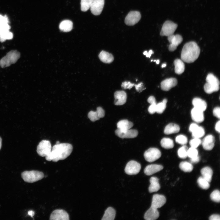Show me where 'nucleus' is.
Returning <instances> with one entry per match:
<instances>
[{
	"instance_id": "1",
	"label": "nucleus",
	"mask_w": 220,
	"mask_h": 220,
	"mask_svg": "<svg viewBox=\"0 0 220 220\" xmlns=\"http://www.w3.org/2000/svg\"><path fill=\"white\" fill-rule=\"evenodd\" d=\"M73 148L72 145L69 143L56 144L51 151L45 156L46 160L57 162L59 160H64L71 154Z\"/></svg>"
},
{
	"instance_id": "2",
	"label": "nucleus",
	"mask_w": 220,
	"mask_h": 220,
	"mask_svg": "<svg viewBox=\"0 0 220 220\" xmlns=\"http://www.w3.org/2000/svg\"><path fill=\"white\" fill-rule=\"evenodd\" d=\"M200 49L195 42L191 41L185 44L182 51L181 58L187 63L193 62L198 57Z\"/></svg>"
},
{
	"instance_id": "3",
	"label": "nucleus",
	"mask_w": 220,
	"mask_h": 220,
	"mask_svg": "<svg viewBox=\"0 0 220 220\" xmlns=\"http://www.w3.org/2000/svg\"><path fill=\"white\" fill-rule=\"evenodd\" d=\"M20 57V53L16 50H12L0 60V66L2 68L10 66L16 62Z\"/></svg>"
},
{
	"instance_id": "4",
	"label": "nucleus",
	"mask_w": 220,
	"mask_h": 220,
	"mask_svg": "<svg viewBox=\"0 0 220 220\" xmlns=\"http://www.w3.org/2000/svg\"><path fill=\"white\" fill-rule=\"evenodd\" d=\"M21 175L25 182L31 183L40 180L44 177L42 172L35 170L24 171L21 173Z\"/></svg>"
},
{
	"instance_id": "5",
	"label": "nucleus",
	"mask_w": 220,
	"mask_h": 220,
	"mask_svg": "<svg viewBox=\"0 0 220 220\" xmlns=\"http://www.w3.org/2000/svg\"><path fill=\"white\" fill-rule=\"evenodd\" d=\"M178 25L172 21L167 20L163 24L160 35L161 36H168L173 34L176 30Z\"/></svg>"
},
{
	"instance_id": "6",
	"label": "nucleus",
	"mask_w": 220,
	"mask_h": 220,
	"mask_svg": "<svg viewBox=\"0 0 220 220\" xmlns=\"http://www.w3.org/2000/svg\"><path fill=\"white\" fill-rule=\"evenodd\" d=\"M144 155L146 161L152 162L159 159L161 157V153L158 149L151 148L145 152Z\"/></svg>"
},
{
	"instance_id": "7",
	"label": "nucleus",
	"mask_w": 220,
	"mask_h": 220,
	"mask_svg": "<svg viewBox=\"0 0 220 220\" xmlns=\"http://www.w3.org/2000/svg\"><path fill=\"white\" fill-rule=\"evenodd\" d=\"M51 150V143L49 141L46 140H43L40 141L37 148V153L42 157H45Z\"/></svg>"
},
{
	"instance_id": "8",
	"label": "nucleus",
	"mask_w": 220,
	"mask_h": 220,
	"mask_svg": "<svg viewBox=\"0 0 220 220\" xmlns=\"http://www.w3.org/2000/svg\"><path fill=\"white\" fill-rule=\"evenodd\" d=\"M141 17L140 12L133 11L130 12L125 19V23L128 26H133L137 23Z\"/></svg>"
},
{
	"instance_id": "9",
	"label": "nucleus",
	"mask_w": 220,
	"mask_h": 220,
	"mask_svg": "<svg viewBox=\"0 0 220 220\" xmlns=\"http://www.w3.org/2000/svg\"><path fill=\"white\" fill-rule=\"evenodd\" d=\"M141 169V165L139 163L134 160H131L127 164L125 171L128 175H135L139 172Z\"/></svg>"
},
{
	"instance_id": "10",
	"label": "nucleus",
	"mask_w": 220,
	"mask_h": 220,
	"mask_svg": "<svg viewBox=\"0 0 220 220\" xmlns=\"http://www.w3.org/2000/svg\"><path fill=\"white\" fill-rule=\"evenodd\" d=\"M168 37L167 39L170 43L168 49L170 51H173L176 50L177 47L182 41L183 38L180 35H175L172 34Z\"/></svg>"
},
{
	"instance_id": "11",
	"label": "nucleus",
	"mask_w": 220,
	"mask_h": 220,
	"mask_svg": "<svg viewBox=\"0 0 220 220\" xmlns=\"http://www.w3.org/2000/svg\"><path fill=\"white\" fill-rule=\"evenodd\" d=\"M69 216L65 210L58 209L54 210L50 214V220H69Z\"/></svg>"
},
{
	"instance_id": "12",
	"label": "nucleus",
	"mask_w": 220,
	"mask_h": 220,
	"mask_svg": "<svg viewBox=\"0 0 220 220\" xmlns=\"http://www.w3.org/2000/svg\"><path fill=\"white\" fill-rule=\"evenodd\" d=\"M104 4L105 0H93L90 7L92 13L95 16L101 14Z\"/></svg>"
},
{
	"instance_id": "13",
	"label": "nucleus",
	"mask_w": 220,
	"mask_h": 220,
	"mask_svg": "<svg viewBox=\"0 0 220 220\" xmlns=\"http://www.w3.org/2000/svg\"><path fill=\"white\" fill-rule=\"evenodd\" d=\"M165 196L162 195L155 194L153 196L151 206L157 209L163 206L166 203Z\"/></svg>"
},
{
	"instance_id": "14",
	"label": "nucleus",
	"mask_w": 220,
	"mask_h": 220,
	"mask_svg": "<svg viewBox=\"0 0 220 220\" xmlns=\"http://www.w3.org/2000/svg\"><path fill=\"white\" fill-rule=\"evenodd\" d=\"M115 100L114 104L116 105H124L126 102L127 94L124 91H117L114 94Z\"/></svg>"
},
{
	"instance_id": "15",
	"label": "nucleus",
	"mask_w": 220,
	"mask_h": 220,
	"mask_svg": "<svg viewBox=\"0 0 220 220\" xmlns=\"http://www.w3.org/2000/svg\"><path fill=\"white\" fill-rule=\"evenodd\" d=\"M215 141V138L213 135L209 134L206 136L201 141L203 148L207 150H212L214 146Z\"/></svg>"
},
{
	"instance_id": "16",
	"label": "nucleus",
	"mask_w": 220,
	"mask_h": 220,
	"mask_svg": "<svg viewBox=\"0 0 220 220\" xmlns=\"http://www.w3.org/2000/svg\"><path fill=\"white\" fill-rule=\"evenodd\" d=\"M177 83V80L175 78H170L167 79L161 82V88L163 90L168 91L171 88L176 86Z\"/></svg>"
},
{
	"instance_id": "17",
	"label": "nucleus",
	"mask_w": 220,
	"mask_h": 220,
	"mask_svg": "<svg viewBox=\"0 0 220 220\" xmlns=\"http://www.w3.org/2000/svg\"><path fill=\"white\" fill-rule=\"evenodd\" d=\"M105 115L104 110L101 107H97L96 111H90L88 113V116L91 121L94 122L103 118Z\"/></svg>"
},
{
	"instance_id": "18",
	"label": "nucleus",
	"mask_w": 220,
	"mask_h": 220,
	"mask_svg": "<svg viewBox=\"0 0 220 220\" xmlns=\"http://www.w3.org/2000/svg\"><path fill=\"white\" fill-rule=\"evenodd\" d=\"M115 133L117 136L122 138H134L136 137L138 134L137 130L130 129L124 132H121L117 129L115 130Z\"/></svg>"
},
{
	"instance_id": "19",
	"label": "nucleus",
	"mask_w": 220,
	"mask_h": 220,
	"mask_svg": "<svg viewBox=\"0 0 220 220\" xmlns=\"http://www.w3.org/2000/svg\"><path fill=\"white\" fill-rule=\"evenodd\" d=\"M163 168V166L161 165L150 164L145 167L144 172L146 175H151L162 170Z\"/></svg>"
},
{
	"instance_id": "20",
	"label": "nucleus",
	"mask_w": 220,
	"mask_h": 220,
	"mask_svg": "<svg viewBox=\"0 0 220 220\" xmlns=\"http://www.w3.org/2000/svg\"><path fill=\"white\" fill-rule=\"evenodd\" d=\"M159 216V213L157 209L151 206L145 212L144 218L146 220H155Z\"/></svg>"
},
{
	"instance_id": "21",
	"label": "nucleus",
	"mask_w": 220,
	"mask_h": 220,
	"mask_svg": "<svg viewBox=\"0 0 220 220\" xmlns=\"http://www.w3.org/2000/svg\"><path fill=\"white\" fill-rule=\"evenodd\" d=\"M191 116L192 119L197 123H201L204 120L203 112L193 108L191 111Z\"/></svg>"
},
{
	"instance_id": "22",
	"label": "nucleus",
	"mask_w": 220,
	"mask_h": 220,
	"mask_svg": "<svg viewBox=\"0 0 220 220\" xmlns=\"http://www.w3.org/2000/svg\"><path fill=\"white\" fill-rule=\"evenodd\" d=\"M9 23V19L6 15H0V34L9 31L10 27Z\"/></svg>"
},
{
	"instance_id": "23",
	"label": "nucleus",
	"mask_w": 220,
	"mask_h": 220,
	"mask_svg": "<svg viewBox=\"0 0 220 220\" xmlns=\"http://www.w3.org/2000/svg\"><path fill=\"white\" fill-rule=\"evenodd\" d=\"M117 126V129L119 131L124 132L130 129L133 126V124L127 119H123L118 122Z\"/></svg>"
},
{
	"instance_id": "24",
	"label": "nucleus",
	"mask_w": 220,
	"mask_h": 220,
	"mask_svg": "<svg viewBox=\"0 0 220 220\" xmlns=\"http://www.w3.org/2000/svg\"><path fill=\"white\" fill-rule=\"evenodd\" d=\"M192 104L194 108L203 112L206 110L207 105L206 102L199 97H195L192 101Z\"/></svg>"
},
{
	"instance_id": "25",
	"label": "nucleus",
	"mask_w": 220,
	"mask_h": 220,
	"mask_svg": "<svg viewBox=\"0 0 220 220\" xmlns=\"http://www.w3.org/2000/svg\"><path fill=\"white\" fill-rule=\"evenodd\" d=\"M150 184L148 188L149 193H152L158 191L160 189V186L158 178L155 177H152L150 179Z\"/></svg>"
},
{
	"instance_id": "26",
	"label": "nucleus",
	"mask_w": 220,
	"mask_h": 220,
	"mask_svg": "<svg viewBox=\"0 0 220 220\" xmlns=\"http://www.w3.org/2000/svg\"><path fill=\"white\" fill-rule=\"evenodd\" d=\"M98 57L100 60L105 63H110L114 59V57L112 54L104 50L102 51L100 53Z\"/></svg>"
},
{
	"instance_id": "27",
	"label": "nucleus",
	"mask_w": 220,
	"mask_h": 220,
	"mask_svg": "<svg viewBox=\"0 0 220 220\" xmlns=\"http://www.w3.org/2000/svg\"><path fill=\"white\" fill-rule=\"evenodd\" d=\"M180 127L178 124L174 123H170L165 128L164 133L166 134H170L178 132Z\"/></svg>"
},
{
	"instance_id": "28",
	"label": "nucleus",
	"mask_w": 220,
	"mask_h": 220,
	"mask_svg": "<svg viewBox=\"0 0 220 220\" xmlns=\"http://www.w3.org/2000/svg\"><path fill=\"white\" fill-rule=\"evenodd\" d=\"M72 22L69 20H64L62 21L59 25L60 29L65 32H69L73 28Z\"/></svg>"
},
{
	"instance_id": "29",
	"label": "nucleus",
	"mask_w": 220,
	"mask_h": 220,
	"mask_svg": "<svg viewBox=\"0 0 220 220\" xmlns=\"http://www.w3.org/2000/svg\"><path fill=\"white\" fill-rule=\"evenodd\" d=\"M174 64L175 66V72L176 74L180 75L184 72L185 64L182 60L178 59H176L174 61Z\"/></svg>"
},
{
	"instance_id": "30",
	"label": "nucleus",
	"mask_w": 220,
	"mask_h": 220,
	"mask_svg": "<svg viewBox=\"0 0 220 220\" xmlns=\"http://www.w3.org/2000/svg\"><path fill=\"white\" fill-rule=\"evenodd\" d=\"M200 172L202 177L208 182H210L213 173L212 169L209 167H205L201 169Z\"/></svg>"
},
{
	"instance_id": "31",
	"label": "nucleus",
	"mask_w": 220,
	"mask_h": 220,
	"mask_svg": "<svg viewBox=\"0 0 220 220\" xmlns=\"http://www.w3.org/2000/svg\"><path fill=\"white\" fill-rule=\"evenodd\" d=\"M116 215V211L112 207H108L105 211L102 220H113Z\"/></svg>"
},
{
	"instance_id": "32",
	"label": "nucleus",
	"mask_w": 220,
	"mask_h": 220,
	"mask_svg": "<svg viewBox=\"0 0 220 220\" xmlns=\"http://www.w3.org/2000/svg\"><path fill=\"white\" fill-rule=\"evenodd\" d=\"M219 89V85L207 82L204 86V90L206 93L211 94L218 91Z\"/></svg>"
},
{
	"instance_id": "33",
	"label": "nucleus",
	"mask_w": 220,
	"mask_h": 220,
	"mask_svg": "<svg viewBox=\"0 0 220 220\" xmlns=\"http://www.w3.org/2000/svg\"><path fill=\"white\" fill-rule=\"evenodd\" d=\"M160 144L162 147L165 149L172 148L174 146L173 141L168 138H163L161 141Z\"/></svg>"
},
{
	"instance_id": "34",
	"label": "nucleus",
	"mask_w": 220,
	"mask_h": 220,
	"mask_svg": "<svg viewBox=\"0 0 220 220\" xmlns=\"http://www.w3.org/2000/svg\"><path fill=\"white\" fill-rule=\"evenodd\" d=\"M179 167L182 170L186 172H191L193 169V165L186 161L181 162L179 164Z\"/></svg>"
},
{
	"instance_id": "35",
	"label": "nucleus",
	"mask_w": 220,
	"mask_h": 220,
	"mask_svg": "<svg viewBox=\"0 0 220 220\" xmlns=\"http://www.w3.org/2000/svg\"><path fill=\"white\" fill-rule=\"evenodd\" d=\"M192 133V136L193 138H200L204 135L205 131L202 127L198 126Z\"/></svg>"
},
{
	"instance_id": "36",
	"label": "nucleus",
	"mask_w": 220,
	"mask_h": 220,
	"mask_svg": "<svg viewBox=\"0 0 220 220\" xmlns=\"http://www.w3.org/2000/svg\"><path fill=\"white\" fill-rule=\"evenodd\" d=\"M197 182L199 186L203 189H207L210 187L209 182L202 177H200L198 178Z\"/></svg>"
},
{
	"instance_id": "37",
	"label": "nucleus",
	"mask_w": 220,
	"mask_h": 220,
	"mask_svg": "<svg viewBox=\"0 0 220 220\" xmlns=\"http://www.w3.org/2000/svg\"><path fill=\"white\" fill-rule=\"evenodd\" d=\"M167 101L166 99H164L162 102L156 104V112L159 114L162 113L166 108Z\"/></svg>"
},
{
	"instance_id": "38",
	"label": "nucleus",
	"mask_w": 220,
	"mask_h": 220,
	"mask_svg": "<svg viewBox=\"0 0 220 220\" xmlns=\"http://www.w3.org/2000/svg\"><path fill=\"white\" fill-rule=\"evenodd\" d=\"M188 149L187 146L184 145L179 148L178 151L179 157L183 159L186 158L187 157Z\"/></svg>"
},
{
	"instance_id": "39",
	"label": "nucleus",
	"mask_w": 220,
	"mask_h": 220,
	"mask_svg": "<svg viewBox=\"0 0 220 220\" xmlns=\"http://www.w3.org/2000/svg\"><path fill=\"white\" fill-rule=\"evenodd\" d=\"M93 0H81V9L82 11L86 12L90 8Z\"/></svg>"
},
{
	"instance_id": "40",
	"label": "nucleus",
	"mask_w": 220,
	"mask_h": 220,
	"mask_svg": "<svg viewBox=\"0 0 220 220\" xmlns=\"http://www.w3.org/2000/svg\"><path fill=\"white\" fill-rule=\"evenodd\" d=\"M13 34L9 31H6L0 34V41L3 42L6 40H10L13 38Z\"/></svg>"
},
{
	"instance_id": "41",
	"label": "nucleus",
	"mask_w": 220,
	"mask_h": 220,
	"mask_svg": "<svg viewBox=\"0 0 220 220\" xmlns=\"http://www.w3.org/2000/svg\"><path fill=\"white\" fill-rule=\"evenodd\" d=\"M206 81L207 82L218 85H220V82L218 79L212 73H209L208 74L206 78Z\"/></svg>"
},
{
	"instance_id": "42",
	"label": "nucleus",
	"mask_w": 220,
	"mask_h": 220,
	"mask_svg": "<svg viewBox=\"0 0 220 220\" xmlns=\"http://www.w3.org/2000/svg\"><path fill=\"white\" fill-rule=\"evenodd\" d=\"M210 197L212 201L216 203H219L220 201L219 191L217 189L213 191L210 194Z\"/></svg>"
},
{
	"instance_id": "43",
	"label": "nucleus",
	"mask_w": 220,
	"mask_h": 220,
	"mask_svg": "<svg viewBox=\"0 0 220 220\" xmlns=\"http://www.w3.org/2000/svg\"><path fill=\"white\" fill-rule=\"evenodd\" d=\"M175 141L178 144L184 145L187 143L188 139L185 136L179 135L176 137Z\"/></svg>"
},
{
	"instance_id": "44",
	"label": "nucleus",
	"mask_w": 220,
	"mask_h": 220,
	"mask_svg": "<svg viewBox=\"0 0 220 220\" xmlns=\"http://www.w3.org/2000/svg\"><path fill=\"white\" fill-rule=\"evenodd\" d=\"M198 156V151L196 148L191 147L188 149L187 156L190 158H193Z\"/></svg>"
},
{
	"instance_id": "45",
	"label": "nucleus",
	"mask_w": 220,
	"mask_h": 220,
	"mask_svg": "<svg viewBox=\"0 0 220 220\" xmlns=\"http://www.w3.org/2000/svg\"><path fill=\"white\" fill-rule=\"evenodd\" d=\"M201 141L199 138H194L190 140L189 143L191 147L196 148L201 143Z\"/></svg>"
},
{
	"instance_id": "46",
	"label": "nucleus",
	"mask_w": 220,
	"mask_h": 220,
	"mask_svg": "<svg viewBox=\"0 0 220 220\" xmlns=\"http://www.w3.org/2000/svg\"><path fill=\"white\" fill-rule=\"evenodd\" d=\"M134 85L135 84L132 83L129 81H124L122 83L121 86L124 89H130L134 86Z\"/></svg>"
},
{
	"instance_id": "47",
	"label": "nucleus",
	"mask_w": 220,
	"mask_h": 220,
	"mask_svg": "<svg viewBox=\"0 0 220 220\" xmlns=\"http://www.w3.org/2000/svg\"><path fill=\"white\" fill-rule=\"evenodd\" d=\"M156 103L150 104L148 108V112L151 114H153L156 112Z\"/></svg>"
},
{
	"instance_id": "48",
	"label": "nucleus",
	"mask_w": 220,
	"mask_h": 220,
	"mask_svg": "<svg viewBox=\"0 0 220 220\" xmlns=\"http://www.w3.org/2000/svg\"><path fill=\"white\" fill-rule=\"evenodd\" d=\"M213 115L218 118L220 117V108L217 107L215 108L213 110Z\"/></svg>"
},
{
	"instance_id": "49",
	"label": "nucleus",
	"mask_w": 220,
	"mask_h": 220,
	"mask_svg": "<svg viewBox=\"0 0 220 220\" xmlns=\"http://www.w3.org/2000/svg\"><path fill=\"white\" fill-rule=\"evenodd\" d=\"M143 83L142 82L139 83L138 84L134 85L135 89L136 90L139 92H141L143 89H142V86H143Z\"/></svg>"
},
{
	"instance_id": "50",
	"label": "nucleus",
	"mask_w": 220,
	"mask_h": 220,
	"mask_svg": "<svg viewBox=\"0 0 220 220\" xmlns=\"http://www.w3.org/2000/svg\"><path fill=\"white\" fill-rule=\"evenodd\" d=\"M198 126L195 123H192L191 124L189 127V131L191 132H192L195 130Z\"/></svg>"
},
{
	"instance_id": "51",
	"label": "nucleus",
	"mask_w": 220,
	"mask_h": 220,
	"mask_svg": "<svg viewBox=\"0 0 220 220\" xmlns=\"http://www.w3.org/2000/svg\"><path fill=\"white\" fill-rule=\"evenodd\" d=\"M209 219L210 220H220V216L218 214H213L210 216Z\"/></svg>"
},
{
	"instance_id": "52",
	"label": "nucleus",
	"mask_w": 220,
	"mask_h": 220,
	"mask_svg": "<svg viewBox=\"0 0 220 220\" xmlns=\"http://www.w3.org/2000/svg\"><path fill=\"white\" fill-rule=\"evenodd\" d=\"M200 160V157L198 155L196 157L193 158H190V162L193 163H197L199 162Z\"/></svg>"
},
{
	"instance_id": "53",
	"label": "nucleus",
	"mask_w": 220,
	"mask_h": 220,
	"mask_svg": "<svg viewBox=\"0 0 220 220\" xmlns=\"http://www.w3.org/2000/svg\"><path fill=\"white\" fill-rule=\"evenodd\" d=\"M147 101L150 104L156 103L155 97L152 96H150L148 98Z\"/></svg>"
},
{
	"instance_id": "54",
	"label": "nucleus",
	"mask_w": 220,
	"mask_h": 220,
	"mask_svg": "<svg viewBox=\"0 0 220 220\" xmlns=\"http://www.w3.org/2000/svg\"><path fill=\"white\" fill-rule=\"evenodd\" d=\"M220 121L219 120L215 124V130L218 133H220Z\"/></svg>"
},
{
	"instance_id": "55",
	"label": "nucleus",
	"mask_w": 220,
	"mask_h": 220,
	"mask_svg": "<svg viewBox=\"0 0 220 220\" xmlns=\"http://www.w3.org/2000/svg\"><path fill=\"white\" fill-rule=\"evenodd\" d=\"M28 214L31 217H33L35 214V212L32 210L29 211H28Z\"/></svg>"
},
{
	"instance_id": "56",
	"label": "nucleus",
	"mask_w": 220,
	"mask_h": 220,
	"mask_svg": "<svg viewBox=\"0 0 220 220\" xmlns=\"http://www.w3.org/2000/svg\"><path fill=\"white\" fill-rule=\"evenodd\" d=\"M152 50H150L148 53V57H150L151 56L152 54Z\"/></svg>"
},
{
	"instance_id": "57",
	"label": "nucleus",
	"mask_w": 220,
	"mask_h": 220,
	"mask_svg": "<svg viewBox=\"0 0 220 220\" xmlns=\"http://www.w3.org/2000/svg\"><path fill=\"white\" fill-rule=\"evenodd\" d=\"M143 54L144 55H145L147 57H148V53L147 51H145L143 53Z\"/></svg>"
},
{
	"instance_id": "58",
	"label": "nucleus",
	"mask_w": 220,
	"mask_h": 220,
	"mask_svg": "<svg viewBox=\"0 0 220 220\" xmlns=\"http://www.w3.org/2000/svg\"><path fill=\"white\" fill-rule=\"evenodd\" d=\"M2 145V139L0 137V150L1 148Z\"/></svg>"
},
{
	"instance_id": "59",
	"label": "nucleus",
	"mask_w": 220,
	"mask_h": 220,
	"mask_svg": "<svg viewBox=\"0 0 220 220\" xmlns=\"http://www.w3.org/2000/svg\"><path fill=\"white\" fill-rule=\"evenodd\" d=\"M166 66V64H162L161 67L162 68H164Z\"/></svg>"
},
{
	"instance_id": "60",
	"label": "nucleus",
	"mask_w": 220,
	"mask_h": 220,
	"mask_svg": "<svg viewBox=\"0 0 220 220\" xmlns=\"http://www.w3.org/2000/svg\"><path fill=\"white\" fill-rule=\"evenodd\" d=\"M156 63L157 64H158L160 63V61L159 60H157L156 61Z\"/></svg>"
},
{
	"instance_id": "61",
	"label": "nucleus",
	"mask_w": 220,
	"mask_h": 220,
	"mask_svg": "<svg viewBox=\"0 0 220 220\" xmlns=\"http://www.w3.org/2000/svg\"><path fill=\"white\" fill-rule=\"evenodd\" d=\"M60 142L59 141H57L56 143V144H59Z\"/></svg>"
},
{
	"instance_id": "62",
	"label": "nucleus",
	"mask_w": 220,
	"mask_h": 220,
	"mask_svg": "<svg viewBox=\"0 0 220 220\" xmlns=\"http://www.w3.org/2000/svg\"><path fill=\"white\" fill-rule=\"evenodd\" d=\"M156 61V60H154V61Z\"/></svg>"
},
{
	"instance_id": "63",
	"label": "nucleus",
	"mask_w": 220,
	"mask_h": 220,
	"mask_svg": "<svg viewBox=\"0 0 220 220\" xmlns=\"http://www.w3.org/2000/svg\"><path fill=\"white\" fill-rule=\"evenodd\" d=\"M152 61V60L151 61Z\"/></svg>"
}]
</instances>
